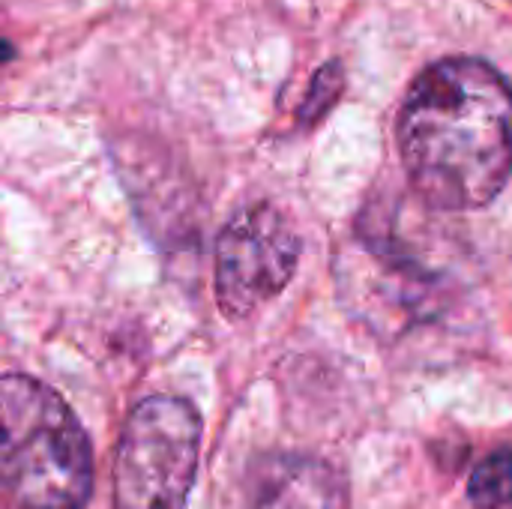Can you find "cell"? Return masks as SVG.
I'll return each mask as SVG.
<instances>
[{"label": "cell", "mask_w": 512, "mask_h": 509, "mask_svg": "<svg viewBox=\"0 0 512 509\" xmlns=\"http://www.w3.org/2000/svg\"><path fill=\"white\" fill-rule=\"evenodd\" d=\"M414 195L444 213L492 204L512 177V87L477 57L426 66L396 120Z\"/></svg>", "instance_id": "obj_1"}, {"label": "cell", "mask_w": 512, "mask_h": 509, "mask_svg": "<svg viewBox=\"0 0 512 509\" xmlns=\"http://www.w3.org/2000/svg\"><path fill=\"white\" fill-rule=\"evenodd\" d=\"M93 453L63 396L33 375H0V509H84Z\"/></svg>", "instance_id": "obj_2"}, {"label": "cell", "mask_w": 512, "mask_h": 509, "mask_svg": "<svg viewBox=\"0 0 512 509\" xmlns=\"http://www.w3.org/2000/svg\"><path fill=\"white\" fill-rule=\"evenodd\" d=\"M201 414L180 396L132 408L117 438L114 509H186L201 453Z\"/></svg>", "instance_id": "obj_3"}, {"label": "cell", "mask_w": 512, "mask_h": 509, "mask_svg": "<svg viewBox=\"0 0 512 509\" xmlns=\"http://www.w3.org/2000/svg\"><path fill=\"white\" fill-rule=\"evenodd\" d=\"M300 234L273 204H252L228 219L216 237L213 291L228 318H249L294 279Z\"/></svg>", "instance_id": "obj_4"}, {"label": "cell", "mask_w": 512, "mask_h": 509, "mask_svg": "<svg viewBox=\"0 0 512 509\" xmlns=\"http://www.w3.org/2000/svg\"><path fill=\"white\" fill-rule=\"evenodd\" d=\"M246 501L249 509H336L339 480L318 459L276 453L249 468Z\"/></svg>", "instance_id": "obj_5"}, {"label": "cell", "mask_w": 512, "mask_h": 509, "mask_svg": "<svg viewBox=\"0 0 512 509\" xmlns=\"http://www.w3.org/2000/svg\"><path fill=\"white\" fill-rule=\"evenodd\" d=\"M468 501L477 509H512V447L495 450L474 468Z\"/></svg>", "instance_id": "obj_6"}, {"label": "cell", "mask_w": 512, "mask_h": 509, "mask_svg": "<svg viewBox=\"0 0 512 509\" xmlns=\"http://www.w3.org/2000/svg\"><path fill=\"white\" fill-rule=\"evenodd\" d=\"M339 93H342V69H339V63L321 66V69L315 72L312 87H309V93H306V102H303V108H300V120H303V123H315L321 114L330 111V105L339 99Z\"/></svg>", "instance_id": "obj_7"}]
</instances>
